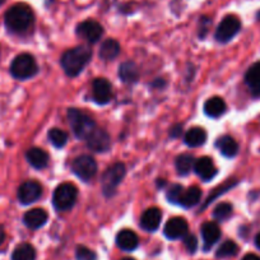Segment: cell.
I'll list each match as a JSON object with an SVG mask.
<instances>
[{
	"instance_id": "obj_24",
	"label": "cell",
	"mask_w": 260,
	"mask_h": 260,
	"mask_svg": "<svg viewBox=\"0 0 260 260\" xmlns=\"http://www.w3.org/2000/svg\"><path fill=\"white\" fill-rule=\"evenodd\" d=\"M207 133L203 127H191L185 134V143L189 147H201L206 143Z\"/></svg>"
},
{
	"instance_id": "obj_12",
	"label": "cell",
	"mask_w": 260,
	"mask_h": 260,
	"mask_svg": "<svg viewBox=\"0 0 260 260\" xmlns=\"http://www.w3.org/2000/svg\"><path fill=\"white\" fill-rule=\"evenodd\" d=\"M92 96L100 105H106L112 99V87L107 79L97 78L92 84Z\"/></svg>"
},
{
	"instance_id": "obj_31",
	"label": "cell",
	"mask_w": 260,
	"mask_h": 260,
	"mask_svg": "<svg viewBox=\"0 0 260 260\" xmlns=\"http://www.w3.org/2000/svg\"><path fill=\"white\" fill-rule=\"evenodd\" d=\"M184 186L180 184H174L169 187L166 192V198L170 203L172 204H180V201H181L182 192H184Z\"/></svg>"
},
{
	"instance_id": "obj_7",
	"label": "cell",
	"mask_w": 260,
	"mask_h": 260,
	"mask_svg": "<svg viewBox=\"0 0 260 260\" xmlns=\"http://www.w3.org/2000/svg\"><path fill=\"white\" fill-rule=\"evenodd\" d=\"M241 29V22L236 16H226L218 24L216 31V39L218 42H229L236 36Z\"/></svg>"
},
{
	"instance_id": "obj_26",
	"label": "cell",
	"mask_w": 260,
	"mask_h": 260,
	"mask_svg": "<svg viewBox=\"0 0 260 260\" xmlns=\"http://www.w3.org/2000/svg\"><path fill=\"white\" fill-rule=\"evenodd\" d=\"M120 45L116 40H106L100 49V57L104 60H114L119 55Z\"/></svg>"
},
{
	"instance_id": "obj_35",
	"label": "cell",
	"mask_w": 260,
	"mask_h": 260,
	"mask_svg": "<svg viewBox=\"0 0 260 260\" xmlns=\"http://www.w3.org/2000/svg\"><path fill=\"white\" fill-rule=\"evenodd\" d=\"M171 132H170V136L172 137V138H177V137H180L181 136V133H182V126L181 125H175V126H172L171 129Z\"/></svg>"
},
{
	"instance_id": "obj_21",
	"label": "cell",
	"mask_w": 260,
	"mask_h": 260,
	"mask_svg": "<svg viewBox=\"0 0 260 260\" xmlns=\"http://www.w3.org/2000/svg\"><path fill=\"white\" fill-rule=\"evenodd\" d=\"M245 82L254 94H260V61L255 62L245 74Z\"/></svg>"
},
{
	"instance_id": "obj_39",
	"label": "cell",
	"mask_w": 260,
	"mask_h": 260,
	"mask_svg": "<svg viewBox=\"0 0 260 260\" xmlns=\"http://www.w3.org/2000/svg\"><path fill=\"white\" fill-rule=\"evenodd\" d=\"M6 2H7V0H0V7L3 6V4H4V3H6Z\"/></svg>"
},
{
	"instance_id": "obj_14",
	"label": "cell",
	"mask_w": 260,
	"mask_h": 260,
	"mask_svg": "<svg viewBox=\"0 0 260 260\" xmlns=\"http://www.w3.org/2000/svg\"><path fill=\"white\" fill-rule=\"evenodd\" d=\"M194 171L203 181H209L217 175V167L213 159L209 157H202L195 161Z\"/></svg>"
},
{
	"instance_id": "obj_37",
	"label": "cell",
	"mask_w": 260,
	"mask_h": 260,
	"mask_svg": "<svg viewBox=\"0 0 260 260\" xmlns=\"http://www.w3.org/2000/svg\"><path fill=\"white\" fill-rule=\"evenodd\" d=\"M4 240H6V231H4L3 226H0V245L3 244Z\"/></svg>"
},
{
	"instance_id": "obj_38",
	"label": "cell",
	"mask_w": 260,
	"mask_h": 260,
	"mask_svg": "<svg viewBox=\"0 0 260 260\" xmlns=\"http://www.w3.org/2000/svg\"><path fill=\"white\" fill-rule=\"evenodd\" d=\"M255 245H256L257 249H260V234H257L255 237Z\"/></svg>"
},
{
	"instance_id": "obj_4",
	"label": "cell",
	"mask_w": 260,
	"mask_h": 260,
	"mask_svg": "<svg viewBox=\"0 0 260 260\" xmlns=\"http://www.w3.org/2000/svg\"><path fill=\"white\" fill-rule=\"evenodd\" d=\"M39 72V67L35 60V57L29 54H21L14 57L11 64L12 76L19 81H26V79L35 77Z\"/></svg>"
},
{
	"instance_id": "obj_23",
	"label": "cell",
	"mask_w": 260,
	"mask_h": 260,
	"mask_svg": "<svg viewBox=\"0 0 260 260\" xmlns=\"http://www.w3.org/2000/svg\"><path fill=\"white\" fill-rule=\"evenodd\" d=\"M119 77L124 83H134L139 78V71L134 62L125 61L120 65Z\"/></svg>"
},
{
	"instance_id": "obj_13",
	"label": "cell",
	"mask_w": 260,
	"mask_h": 260,
	"mask_svg": "<svg viewBox=\"0 0 260 260\" xmlns=\"http://www.w3.org/2000/svg\"><path fill=\"white\" fill-rule=\"evenodd\" d=\"M165 236L170 240H177L187 234V222L182 217H174L167 221L164 229Z\"/></svg>"
},
{
	"instance_id": "obj_27",
	"label": "cell",
	"mask_w": 260,
	"mask_h": 260,
	"mask_svg": "<svg viewBox=\"0 0 260 260\" xmlns=\"http://www.w3.org/2000/svg\"><path fill=\"white\" fill-rule=\"evenodd\" d=\"M12 260H36V251L29 244H21L14 249Z\"/></svg>"
},
{
	"instance_id": "obj_6",
	"label": "cell",
	"mask_w": 260,
	"mask_h": 260,
	"mask_svg": "<svg viewBox=\"0 0 260 260\" xmlns=\"http://www.w3.org/2000/svg\"><path fill=\"white\" fill-rule=\"evenodd\" d=\"M125 172H126V169H125L124 164H120V162L114 164L104 172L101 179V186L102 191L106 197H110L116 191V187L124 179Z\"/></svg>"
},
{
	"instance_id": "obj_20",
	"label": "cell",
	"mask_w": 260,
	"mask_h": 260,
	"mask_svg": "<svg viewBox=\"0 0 260 260\" xmlns=\"http://www.w3.org/2000/svg\"><path fill=\"white\" fill-rule=\"evenodd\" d=\"M226 102L221 97H212V99L207 100L204 104V112L208 115L209 117H219L226 112Z\"/></svg>"
},
{
	"instance_id": "obj_11",
	"label": "cell",
	"mask_w": 260,
	"mask_h": 260,
	"mask_svg": "<svg viewBox=\"0 0 260 260\" xmlns=\"http://www.w3.org/2000/svg\"><path fill=\"white\" fill-rule=\"evenodd\" d=\"M77 35L88 42H97L104 35V28H102L99 22L93 21V19H88V21H84L78 24Z\"/></svg>"
},
{
	"instance_id": "obj_15",
	"label": "cell",
	"mask_w": 260,
	"mask_h": 260,
	"mask_svg": "<svg viewBox=\"0 0 260 260\" xmlns=\"http://www.w3.org/2000/svg\"><path fill=\"white\" fill-rule=\"evenodd\" d=\"M162 219V213L158 208L152 207V208L147 209L141 217V227L148 232L156 231L159 227Z\"/></svg>"
},
{
	"instance_id": "obj_34",
	"label": "cell",
	"mask_w": 260,
	"mask_h": 260,
	"mask_svg": "<svg viewBox=\"0 0 260 260\" xmlns=\"http://www.w3.org/2000/svg\"><path fill=\"white\" fill-rule=\"evenodd\" d=\"M184 246L186 247V250L190 254H192V252H195L197 249H198V240H197V237L194 235L186 234L184 236Z\"/></svg>"
},
{
	"instance_id": "obj_1",
	"label": "cell",
	"mask_w": 260,
	"mask_h": 260,
	"mask_svg": "<svg viewBox=\"0 0 260 260\" xmlns=\"http://www.w3.org/2000/svg\"><path fill=\"white\" fill-rule=\"evenodd\" d=\"M35 21L31 7L24 3L12 6L4 16L6 27L13 34H24L32 27Z\"/></svg>"
},
{
	"instance_id": "obj_2",
	"label": "cell",
	"mask_w": 260,
	"mask_h": 260,
	"mask_svg": "<svg viewBox=\"0 0 260 260\" xmlns=\"http://www.w3.org/2000/svg\"><path fill=\"white\" fill-rule=\"evenodd\" d=\"M92 57V50L87 46H77L68 50L61 56V67L69 77H77L82 73Z\"/></svg>"
},
{
	"instance_id": "obj_32",
	"label": "cell",
	"mask_w": 260,
	"mask_h": 260,
	"mask_svg": "<svg viewBox=\"0 0 260 260\" xmlns=\"http://www.w3.org/2000/svg\"><path fill=\"white\" fill-rule=\"evenodd\" d=\"M232 214V206L230 203H221L214 208L213 217L217 221H226Z\"/></svg>"
},
{
	"instance_id": "obj_8",
	"label": "cell",
	"mask_w": 260,
	"mask_h": 260,
	"mask_svg": "<svg viewBox=\"0 0 260 260\" xmlns=\"http://www.w3.org/2000/svg\"><path fill=\"white\" fill-rule=\"evenodd\" d=\"M72 170L77 177H79L83 181H89L96 175L97 164L91 156L83 154V156H79L74 159L73 164H72Z\"/></svg>"
},
{
	"instance_id": "obj_18",
	"label": "cell",
	"mask_w": 260,
	"mask_h": 260,
	"mask_svg": "<svg viewBox=\"0 0 260 260\" xmlns=\"http://www.w3.org/2000/svg\"><path fill=\"white\" fill-rule=\"evenodd\" d=\"M23 222L28 229L37 230L47 222V213L42 208H35L23 216Z\"/></svg>"
},
{
	"instance_id": "obj_22",
	"label": "cell",
	"mask_w": 260,
	"mask_h": 260,
	"mask_svg": "<svg viewBox=\"0 0 260 260\" xmlns=\"http://www.w3.org/2000/svg\"><path fill=\"white\" fill-rule=\"evenodd\" d=\"M217 147H218L219 152L223 154L227 158H232L237 154L239 152V144L235 141L232 137L223 136L217 141Z\"/></svg>"
},
{
	"instance_id": "obj_17",
	"label": "cell",
	"mask_w": 260,
	"mask_h": 260,
	"mask_svg": "<svg viewBox=\"0 0 260 260\" xmlns=\"http://www.w3.org/2000/svg\"><path fill=\"white\" fill-rule=\"evenodd\" d=\"M116 244L117 246L125 251H133L138 247L139 240L138 236L132 230H122L117 234L116 236Z\"/></svg>"
},
{
	"instance_id": "obj_3",
	"label": "cell",
	"mask_w": 260,
	"mask_h": 260,
	"mask_svg": "<svg viewBox=\"0 0 260 260\" xmlns=\"http://www.w3.org/2000/svg\"><path fill=\"white\" fill-rule=\"evenodd\" d=\"M68 121L73 130L74 136L78 139H84L93 132L94 127L97 126L96 122L93 121L91 116L78 109H69L68 110Z\"/></svg>"
},
{
	"instance_id": "obj_10",
	"label": "cell",
	"mask_w": 260,
	"mask_h": 260,
	"mask_svg": "<svg viewBox=\"0 0 260 260\" xmlns=\"http://www.w3.org/2000/svg\"><path fill=\"white\" fill-rule=\"evenodd\" d=\"M86 142L89 149H92L93 152H99V153L107 152L110 149V147H111V138H110L109 134L104 129L97 126L87 137Z\"/></svg>"
},
{
	"instance_id": "obj_29",
	"label": "cell",
	"mask_w": 260,
	"mask_h": 260,
	"mask_svg": "<svg viewBox=\"0 0 260 260\" xmlns=\"http://www.w3.org/2000/svg\"><path fill=\"white\" fill-rule=\"evenodd\" d=\"M49 139L52 146L56 147V148H62L68 142V134L65 133L64 130L52 127L49 132Z\"/></svg>"
},
{
	"instance_id": "obj_36",
	"label": "cell",
	"mask_w": 260,
	"mask_h": 260,
	"mask_svg": "<svg viewBox=\"0 0 260 260\" xmlns=\"http://www.w3.org/2000/svg\"><path fill=\"white\" fill-rule=\"evenodd\" d=\"M242 260H260V257L255 254H247L242 257Z\"/></svg>"
},
{
	"instance_id": "obj_41",
	"label": "cell",
	"mask_w": 260,
	"mask_h": 260,
	"mask_svg": "<svg viewBox=\"0 0 260 260\" xmlns=\"http://www.w3.org/2000/svg\"><path fill=\"white\" fill-rule=\"evenodd\" d=\"M257 19H259V21H260V12H259V13H257Z\"/></svg>"
},
{
	"instance_id": "obj_33",
	"label": "cell",
	"mask_w": 260,
	"mask_h": 260,
	"mask_svg": "<svg viewBox=\"0 0 260 260\" xmlns=\"http://www.w3.org/2000/svg\"><path fill=\"white\" fill-rule=\"evenodd\" d=\"M77 260H96V254L94 251L89 250L86 246H78L76 250Z\"/></svg>"
},
{
	"instance_id": "obj_40",
	"label": "cell",
	"mask_w": 260,
	"mask_h": 260,
	"mask_svg": "<svg viewBox=\"0 0 260 260\" xmlns=\"http://www.w3.org/2000/svg\"><path fill=\"white\" fill-rule=\"evenodd\" d=\"M122 260H136V259H133V257H125V259Z\"/></svg>"
},
{
	"instance_id": "obj_5",
	"label": "cell",
	"mask_w": 260,
	"mask_h": 260,
	"mask_svg": "<svg viewBox=\"0 0 260 260\" xmlns=\"http://www.w3.org/2000/svg\"><path fill=\"white\" fill-rule=\"evenodd\" d=\"M78 190L71 182H64L55 189L52 197V204L55 209L59 212H64L71 209L76 204Z\"/></svg>"
},
{
	"instance_id": "obj_9",
	"label": "cell",
	"mask_w": 260,
	"mask_h": 260,
	"mask_svg": "<svg viewBox=\"0 0 260 260\" xmlns=\"http://www.w3.org/2000/svg\"><path fill=\"white\" fill-rule=\"evenodd\" d=\"M41 195L42 186L40 185V182L35 181V180L24 181L23 184L18 187V191H17L18 201L21 202V204H23V206H28V204L35 203V202H37L41 198Z\"/></svg>"
},
{
	"instance_id": "obj_19",
	"label": "cell",
	"mask_w": 260,
	"mask_h": 260,
	"mask_svg": "<svg viewBox=\"0 0 260 260\" xmlns=\"http://www.w3.org/2000/svg\"><path fill=\"white\" fill-rule=\"evenodd\" d=\"M26 158L28 161V164L37 170L45 169L47 166V164H49V154L44 149L37 148V147L29 148L26 152Z\"/></svg>"
},
{
	"instance_id": "obj_30",
	"label": "cell",
	"mask_w": 260,
	"mask_h": 260,
	"mask_svg": "<svg viewBox=\"0 0 260 260\" xmlns=\"http://www.w3.org/2000/svg\"><path fill=\"white\" fill-rule=\"evenodd\" d=\"M237 251H239V246L236 245V242L232 241V240H227L218 247L216 255L218 257H230L236 255Z\"/></svg>"
},
{
	"instance_id": "obj_25",
	"label": "cell",
	"mask_w": 260,
	"mask_h": 260,
	"mask_svg": "<svg viewBox=\"0 0 260 260\" xmlns=\"http://www.w3.org/2000/svg\"><path fill=\"white\" fill-rule=\"evenodd\" d=\"M202 198V191L198 186H190L184 190L180 201V206L185 207V208H191L195 204H198Z\"/></svg>"
},
{
	"instance_id": "obj_16",
	"label": "cell",
	"mask_w": 260,
	"mask_h": 260,
	"mask_svg": "<svg viewBox=\"0 0 260 260\" xmlns=\"http://www.w3.org/2000/svg\"><path fill=\"white\" fill-rule=\"evenodd\" d=\"M202 237L204 241V250H209L219 239H221V230L216 222H206L202 226Z\"/></svg>"
},
{
	"instance_id": "obj_28",
	"label": "cell",
	"mask_w": 260,
	"mask_h": 260,
	"mask_svg": "<svg viewBox=\"0 0 260 260\" xmlns=\"http://www.w3.org/2000/svg\"><path fill=\"white\" fill-rule=\"evenodd\" d=\"M194 164L195 159L191 154H180L176 158V162H175L177 172L182 175V176L191 172V170L194 169Z\"/></svg>"
}]
</instances>
